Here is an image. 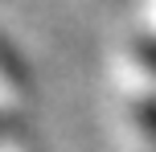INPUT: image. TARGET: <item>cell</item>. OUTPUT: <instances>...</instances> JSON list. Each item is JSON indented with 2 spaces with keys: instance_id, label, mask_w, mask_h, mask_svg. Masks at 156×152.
<instances>
[{
  "instance_id": "1",
  "label": "cell",
  "mask_w": 156,
  "mask_h": 152,
  "mask_svg": "<svg viewBox=\"0 0 156 152\" xmlns=\"http://www.w3.org/2000/svg\"><path fill=\"white\" fill-rule=\"evenodd\" d=\"M136 115H140V128H144V136H148L152 144H156V99H144Z\"/></svg>"
},
{
  "instance_id": "2",
  "label": "cell",
  "mask_w": 156,
  "mask_h": 152,
  "mask_svg": "<svg viewBox=\"0 0 156 152\" xmlns=\"http://www.w3.org/2000/svg\"><path fill=\"white\" fill-rule=\"evenodd\" d=\"M140 62L148 66V70L156 74V37H148V41H140Z\"/></svg>"
}]
</instances>
